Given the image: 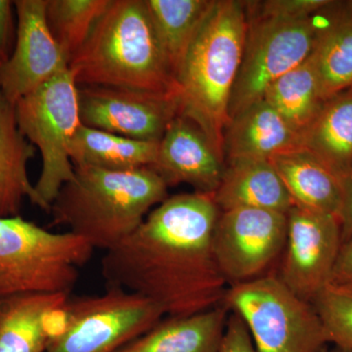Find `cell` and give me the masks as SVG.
Segmentation results:
<instances>
[{"label": "cell", "instance_id": "cell-1", "mask_svg": "<svg viewBox=\"0 0 352 352\" xmlns=\"http://www.w3.org/2000/svg\"><path fill=\"white\" fill-rule=\"evenodd\" d=\"M219 214L214 194L168 197L133 233L106 252L104 279L109 287L144 296L168 317L219 307L228 289L212 247Z\"/></svg>", "mask_w": 352, "mask_h": 352}, {"label": "cell", "instance_id": "cell-2", "mask_svg": "<svg viewBox=\"0 0 352 352\" xmlns=\"http://www.w3.org/2000/svg\"><path fill=\"white\" fill-rule=\"evenodd\" d=\"M247 29L245 1L212 0L175 72L180 115L194 120L223 156L229 102Z\"/></svg>", "mask_w": 352, "mask_h": 352}, {"label": "cell", "instance_id": "cell-3", "mask_svg": "<svg viewBox=\"0 0 352 352\" xmlns=\"http://www.w3.org/2000/svg\"><path fill=\"white\" fill-rule=\"evenodd\" d=\"M76 85L176 94L175 76L145 0H111L69 63Z\"/></svg>", "mask_w": 352, "mask_h": 352}, {"label": "cell", "instance_id": "cell-4", "mask_svg": "<svg viewBox=\"0 0 352 352\" xmlns=\"http://www.w3.org/2000/svg\"><path fill=\"white\" fill-rule=\"evenodd\" d=\"M75 175L51 204L52 223L107 252L129 237L168 198L152 168L112 171L74 166Z\"/></svg>", "mask_w": 352, "mask_h": 352}, {"label": "cell", "instance_id": "cell-5", "mask_svg": "<svg viewBox=\"0 0 352 352\" xmlns=\"http://www.w3.org/2000/svg\"><path fill=\"white\" fill-rule=\"evenodd\" d=\"M94 248L71 232L53 233L21 217H0V298L69 295Z\"/></svg>", "mask_w": 352, "mask_h": 352}, {"label": "cell", "instance_id": "cell-6", "mask_svg": "<svg viewBox=\"0 0 352 352\" xmlns=\"http://www.w3.org/2000/svg\"><path fill=\"white\" fill-rule=\"evenodd\" d=\"M223 303L242 317L256 352H320L327 346L312 303L295 295L277 275L229 287Z\"/></svg>", "mask_w": 352, "mask_h": 352}, {"label": "cell", "instance_id": "cell-7", "mask_svg": "<svg viewBox=\"0 0 352 352\" xmlns=\"http://www.w3.org/2000/svg\"><path fill=\"white\" fill-rule=\"evenodd\" d=\"M14 106L21 132L41 152L43 168L34 188L51 207L61 187L75 175L69 147L82 120L71 69H64Z\"/></svg>", "mask_w": 352, "mask_h": 352}, {"label": "cell", "instance_id": "cell-8", "mask_svg": "<svg viewBox=\"0 0 352 352\" xmlns=\"http://www.w3.org/2000/svg\"><path fill=\"white\" fill-rule=\"evenodd\" d=\"M163 316L144 296L112 287L102 295L69 298L45 352H116Z\"/></svg>", "mask_w": 352, "mask_h": 352}, {"label": "cell", "instance_id": "cell-9", "mask_svg": "<svg viewBox=\"0 0 352 352\" xmlns=\"http://www.w3.org/2000/svg\"><path fill=\"white\" fill-rule=\"evenodd\" d=\"M317 15L296 20L248 15L244 50L229 102V120L263 100L273 82L311 54L321 25Z\"/></svg>", "mask_w": 352, "mask_h": 352}, {"label": "cell", "instance_id": "cell-10", "mask_svg": "<svg viewBox=\"0 0 352 352\" xmlns=\"http://www.w3.org/2000/svg\"><path fill=\"white\" fill-rule=\"evenodd\" d=\"M286 238L287 214L254 208L220 212L212 247L227 284L263 276L284 251Z\"/></svg>", "mask_w": 352, "mask_h": 352}, {"label": "cell", "instance_id": "cell-11", "mask_svg": "<svg viewBox=\"0 0 352 352\" xmlns=\"http://www.w3.org/2000/svg\"><path fill=\"white\" fill-rule=\"evenodd\" d=\"M82 124L135 140L160 142L180 115L175 94L134 88L78 85Z\"/></svg>", "mask_w": 352, "mask_h": 352}, {"label": "cell", "instance_id": "cell-12", "mask_svg": "<svg viewBox=\"0 0 352 352\" xmlns=\"http://www.w3.org/2000/svg\"><path fill=\"white\" fill-rule=\"evenodd\" d=\"M342 241L340 219L293 206L287 214V238L279 279L311 302L332 280Z\"/></svg>", "mask_w": 352, "mask_h": 352}, {"label": "cell", "instance_id": "cell-13", "mask_svg": "<svg viewBox=\"0 0 352 352\" xmlns=\"http://www.w3.org/2000/svg\"><path fill=\"white\" fill-rule=\"evenodd\" d=\"M17 32L12 54L0 67V89L16 102L69 68V59L46 21V0L14 1Z\"/></svg>", "mask_w": 352, "mask_h": 352}, {"label": "cell", "instance_id": "cell-14", "mask_svg": "<svg viewBox=\"0 0 352 352\" xmlns=\"http://www.w3.org/2000/svg\"><path fill=\"white\" fill-rule=\"evenodd\" d=\"M226 157L194 120L178 115L159 142L152 170L166 186L190 185L195 192L214 194L226 170Z\"/></svg>", "mask_w": 352, "mask_h": 352}, {"label": "cell", "instance_id": "cell-15", "mask_svg": "<svg viewBox=\"0 0 352 352\" xmlns=\"http://www.w3.org/2000/svg\"><path fill=\"white\" fill-rule=\"evenodd\" d=\"M300 147L302 133L264 99L231 118L223 134L226 161L270 160Z\"/></svg>", "mask_w": 352, "mask_h": 352}, {"label": "cell", "instance_id": "cell-16", "mask_svg": "<svg viewBox=\"0 0 352 352\" xmlns=\"http://www.w3.org/2000/svg\"><path fill=\"white\" fill-rule=\"evenodd\" d=\"M64 294H22L0 298V352H45L69 300Z\"/></svg>", "mask_w": 352, "mask_h": 352}, {"label": "cell", "instance_id": "cell-17", "mask_svg": "<svg viewBox=\"0 0 352 352\" xmlns=\"http://www.w3.org/2000/svg\"><path fill=\"white\" fill-rule=\"evenodd\" d=\"M214 198L220 212L254 208L287 214L294 206L270 160L227 161Z\"/></svg>", "mask_w": 352, "mask_h": 352}, {"label": "cell", "instance_id": "cell-18", "mask_svg": "<svg viewBox=\"0 0 352 352\" xmlns=\"http://www.w3.org/2000/svg\"><path fill=\"white\" fill-rule=\"evenodd\" d=\"M36 153L23 135L15 106L0 89V217H17L25 199L50 212L28 175V164Z\"/></svg>", "mask_w": 352, "mask_h": 352}, {"label": "cell", "instance_id": "cell-19", "mask_svg": "<svg viewBox=\"0 0 352 352\" xmlns=\"http://www.w3.org/2000/svg\"><path fill=\"white\" fill-rule=\"evenodd\" d=\"M296 207L333 215L340 219L342 185L327 166L305 148L270 159Z\"/></svg>", "mask_w": 352, "mask_h": 352}, {"label": "cell", "instance_id": "cell-20", "mask_svg": "<svg viewBox=\"0 0 352 352\" xmlns=\"http://www.w3.org/2000/svg\"><path fill=\"white\" fill-rule=\"evenodd\" d=\"M228 311L222 303L201 314L170 317L116 352H219Z\"/></svg>", "mask_w": 352, "mask_h": 352}, {"label": "cell", "instance_id": "cell-21", "mask_svg": "<svg viewBox=\"0 0 352 352\" xmlns=\"http://www.w3.org/2000/svg\"><path fill=\"white\" fill-rule=\"evenodd\" d=\"M302 147L340 180L352 168V88L324 103L302 131Z\"/></svg>", "mask_w": 352, "mask_h": 352}, {"label": "cell", "instance_id": "cell-22", "mask_svg": "<svg viewBox=\"0 0 352 352\" xmlns=\"http://www.w3.org/2000/svg\"><path fill=\"white\" fill-rule=\"evenodd\" d=\"M157 150L159 142L126 138L82 124L72 140L69 156L74 166L131 171L151 168Z\"/></svg>", "mask_w": 352, "mask_h": 352}, {"label": "cell", "instance_id": "cell-23", "mask_svg": "<svg viewBox=\"0 0 352 352\" xmlns=\"http://www.w3.org/2000/svg\"><path fill=\"white\" fill-rule=\"evenodd\" d=\"M310 57L323 101L352 88V17L346 2L332 20L321 23Z\"/></svg>", "mask_w": 352, "mask_h": 352}, {"label": "cell", "instance_id": "cell-24", "mask_svg": "<svg viewBox=\"0 0 352 352\" xmlns=\"http://www.w3.org/2000/svg\"><path fill=\"white\" fill-rule=\"evenodd\" d=\"M292 126L302 133L320 112L323 101L311 57L285 74L263 97Z\"/></svg>", "mask_w": 352, "mask_h": 352}, {"label": "cell", "instance_id": "cell-25", "mask_svg": "<svg viewBox=\"0 0 352 352\" xmlns=\"http://www.w3.org/2000/svg\"><path fill=\"white\" fill-rule=\"evenodd\" d=\"M145 3L175 76L212 0H145Z\"/></svg>", "mask_w": 352, "mask_h": 352}, {"label": "cell", "instance_id": "cell-26", "mask_svg": "<svg viewBox=\"0 0 352 352\" xmlns=\"http://www.w3.org/2000/svg\"><path fill=\"white\" fill-rule=\"evenodd\" d=\"M111 0H46L45 16L51 34L69 63L87 41Z\"/></svg>", "mask_w": 352, "mask_h": 352}, {"label": "cell", "instance_id": "cell-27", "mask_svg": "<svg viewBox=\"0 0 352 352\" xmlns=\"http://www.w3.org/2000/svg\"><path fill=\"white\" fill-rule=\"evenodd\" d=\"M328 344L352 351V282L329 283L311 302Z\"/></svg>", "mask_w": 352, "mask_h": 352}, {"label": "cell", "instance_id": "cell-28", "mask_svg": "<svg viewBox=\"0 0 352 352\" xmlns=\"http://www.w3.org/2000/svg\"><path fill=\"white\" fill-rule=\"evenodd\" d=\"M330 0H266L245 1L247 12L263 18L305 19L314 17L331 3Z\"/></svg>", "mask_w": 352, "mask_h": 352}, {"label": "cell", "instance_id": "cell-29", "mask_svg": "<svg viewBox=\"0 0 352 352\" xmlns=\"http://www.w3.org/2000/svg\"><path fill=\"white\" fill-rule=\"evenodd\" d=\"M219 352H256L249 329L236 312L227 319Z\"/></svg>", "mask_w": 352, "mask_h": 352}, {"label": "cell", "instance_id": "cell-30", "mask_svg": "<svg viewBox=\"0 0 352 352\" xmlns=\"http://www.w3.org/2000/svg\"><path fill=\"white\" fill-rule=\"evenodd\" d=\"M14 1L0 0V67L8 61L12 54L16 41L13 14Z\"/></svg>", "mask_w": 352, "mask_h": 352}, {"label": "cell", "instance_id": "cell-31", "mask_svg": "<svg viewBox=\"0 0 352 352\" xmlns=\"http://www.w3.org/2000/svg\"><path fill=\"white\" fill-rule=\"evenodd\" d=\"M342 185V208L340 212V222L342 226V241L352 236V168L340 180Z\"/></svg>", "mask_w": 352, "mask_h": 352}, {"label": "cell", "instance_id": "cell-32", "mask_svg": "<svg viewBox=\"0 0 352 352\" xmlns=\"http://www.w3.org/2000/svg\"><path fill=\"white\" fill-rule=\"evenodd\" d=\"M352 282V236L342 242L330 283Z\"/></svg>", "mask_w": 352, "mask_h": 352}, {"label": "cell", "instance_id": "cell-33", "mask_svg": "<svg viewBox=\"0 0 352 352\" xmlns=\"http://www.w3.org/2000/svg\"><path fill=\"white\" fill-rule=\"evenodd\" d=\"M329 352H352V351H349V349H339V347L333 346L331 351H329Z\"/></svg>", "mask_w": 352, "mask_h": 352}, {"label": "cell", "instance_id": "cell-34", "mask_svg": "<svg viewBox=\"0 0 352 352\" xmlns=\"http://www.w3.org/2000/svg\"><path fill=\"white\" fill-rule=\"evenodd\" d=\"M346 7L347 10H349V14H351V16L352 17V1H346Z\"/></svg>", "mask_w": 352, "mask_h": 352}, {"label": "cell", "instance_id": "cell-35", "mask_svg": "<svg viewBox=\"0 0 352 352\" xmlns=\"http://www.w3.org/2000/svg\"><path fill=\"white\" fill-rule=\"evenodd\" d=\"M320 352H329V349L327 346L324 347L323 349Z\"/></svg>", "mask_w": 352, "mask_h": 352}]
</instances>
